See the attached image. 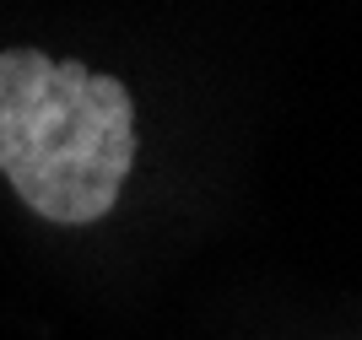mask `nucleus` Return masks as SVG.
<instances>
[{
  "label": "nucleus",
  "instance_id": "nucleus-1",
  "mask_svg": "<svg viewBox=\"0 0 362 340\" xmlns=\"http://www.w3.org/2000/svg\"><path fill=\"white\" fill-rule=\"evenodd\" d=\"M136 168V103L119 76L44 49L0 54V173L44 222L87 227Z\"/></svg>",
  "mask_w": 362,
  "mask_h": 340
}]
</instances>
